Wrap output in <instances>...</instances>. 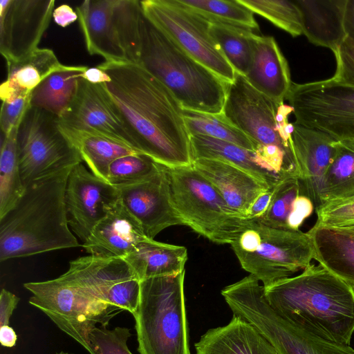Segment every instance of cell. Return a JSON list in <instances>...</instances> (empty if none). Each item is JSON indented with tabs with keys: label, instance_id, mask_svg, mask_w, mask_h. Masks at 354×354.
<instances>
[{
	"label": "cell",
	"instance_id": "cell-7",
	"mask_svg": "<svg viewBox=\"0 0 354 354\" xmlns=\"http://www.w3.org/2000/svg\"><path fill=\"white\" fill-rule=\"evenodd\" d=\"M230 245L243 269L265 288L305 270L314 259L308 232L273 228L255 220Z\"/></svg>",
	"mask_w": 354,
	"mask_h": 354
},
{
	"label": "cell",
	"instance_id": "cell-3",
	"mask_svg": "<svg viewBox=\"0 0 354 354\" xmlns=\"http://www.w3.org/2000/svg\"><path fill=\"white\" fill-rule=\"evenodd\" d=\"M73 167L29 184L15 206L0 218L1 262L80 245L68 225L64 201Z\"/></svg>",
	"mask_w": 354,
	"mask_h": 354
},
{
	"label": "cell",
	"instance_id": "cell-10",
	"mask_svg": "<svg viewBox=\"0 0 354 354\" xmlns=\"http://www.w3.org/2000/svg\"><path fill=\"white\" fill-rule=\"evenodd\" d=\"M17 146L25 187L82 162L79 152L61 130L59 118L32 106L19 125Z\"/></svg>",
	"mask_w": 354,
	"mask_h": 354
},
{
	"label": "cell",
	"instance_id": "cell-26",
	"mask_svg": "<svg viewBox=\"0 0 354 354\" xmlns=\"http://www.w3.org/2000/svg\"><path fill=\"white\" fill-rule=\"evenodd\" d=\"M304 23V34L317 46L328 48L334 53L343 42L346 0H295Z\"/></svg>",
	"mask_w": 354,
	"mask_h": 354
},
{
	"label": "cell",
	"instance_id": "cell-21",
	"mask_svg": "<svg viewBox=\"0 0 354 354\" xmlns=\"http://www.w3.org/2000/svg\"><path fill=\"white\" fill-rule=\"evenodd\" d=\"M115 0H86L76 8L80 26L90 55L105 62L128 63L113 11Z\"/></svg>",
	"mask_w": 354,
	"mask_h": 354
},
{
	"label": "cell",
	"instance_id": "cell-2",
	"mask_svg": "<svg viewBox=\"0 0 354 354\" xmlns=\"http://www.w3.org/2000/svg\"><path fill=\"white\" fill-rule=\"evenodd\" d=\"M283 318L322 339L350 345L354 332V289L321 264L264 287Z\"/></svg>",
	"mask_w": 354,
	"mask_h": 354
},
{
	"label": "cell",
	"instance_id": "cell-38",
	"mask_svg": "<svg viewBox=\"0 0 354 354\" xmlns=\"http://www.w3.org/2000/svg\"><path fill=\"white\" fill-rule=\"evenodd\" d=\"M273 191L267 212L255 221L270 227L288 230L287 221L293 203L301 194L299 177L293 173L281 176L273 186Z\"/></svg>",
	"mask_w": 354,
	"mask_h": 354
},
{
	"label": "cell",
	"instance_id": "cell-36",
	"mask_svg": "<svg viewBox=\"0 0 354 354\" xmlns=\"http://www.w3.org/2000/svg\"><path fill=\"white\" fill-rule=\"evenodd\" d=\"M189 135H203L229 142L256 151L258 145L248 136L230 124L221 114H209L183 109Z\"/></svg>",
	"mask_w": 354,
	"mask_h": 354
},
{
	"label": "cell",
	"instance_id": "cell-41",
	"mask_svg": "<svg viewBox=\"0 0 354 354\" xmlns=\"http://www.w3.org/2000/svg\"><path fill=\"white\" fill-rule=\"evenodd\" d=\"M315 224L334 228L354 227V196L325 203L316 209Z\"/></svg>",
	"mask_w": 354,
	"mask_h": 354
},
{
	"label": "cell",
	"instance_id": "cell-16",
	"mask_svg": "<svg viewBox=\"0 0 354 354\" xmlns=\"http://www.w3.org/2000/svg\"><path fill=\"white\" fill-rule=\"evenodd\" d=\"M55 3L54 0L0 1V52L6 63L39 48Z\"/></svg>",
	"mask_w": 354,
	"mask_h": 354
},
{
	"label": "cell",
	"instance_id": "cell-12",
	"mask_svg": "<svg viewBox=\"0 0 354 354\" xmlns=\"http://www.w3.org/2000/svg\"><path fill=\"white\" fill-rule=\"evenodd\" d=\"M295 123L322 131L335 140L354 138V86L331 78L296 84L286 97Z\"/></svg>",
	"mask_w": 354,
	"mask_h": 354
},
{
	"label": "cell",
	"instance_id": "cell-43",
	"mask_svg": "<svg viewBox=\"0 0 354 354\" xmlns=\"http://www.w3.org/2000/svg\"><path fill=\"white\" fill-rule=\"evenodd\" d=\"M31 93L10 102H2L0 113V127L3 135L8 134L19 125L26 111L31 107Z\"/></svg>",
	"mask_w": 354,
	"mask_h": 354
},
{
	"label": "cell",
	"instance_id": "cell-50",
	"mask_svg": "<svg viewBox=\"0 0 354 354\" xmlns=\"http://www.w3.org/2000/svg\"><path fill=\"white\" fill-rule=\"evenodd\" d=\"M344 21L347 34L354 37V0H346Z\"/></svg>",
	"mask_w": 354,
	"mask_h": 354
},
{
	"label": "cell",
	"instance_id": "cell-46",
	"mask_svg": "<svg viewBox=\"0 0 354 354\" xmlns=\"http://www.w3.org/2000/svg\"><path fill=\"white\" fill-rule=\"evenodd\" d=\"M273 187L260 194L254 201L248 213L247 218L258 220L267 212L273 196Z\"/></svg>",
	"mask_w": 354,
	"mask_h": 354
},
{
	"label": "cell",
	"instance_id": "cell-37",
	"mask_svg": "<svg viewBox=\"0 0 354 354\" xmlns=\"http://www.w3.org/2000/svg\"><path fill=\"white\" fill-rule=\"evenodd\" d=\"M254 13L296 37L304 34L301 11L295 1L239 0Z\"/></svg>",
	"mask_w": 354,
	"mask_h": 354
},
{
	"label": "cell",
	"instance_id": "cell-29",
	"mask_svg": "<svg viewBox=\"0 0 354 354\" xmlns=\"http://www.w3.org/2000/svg\"><path fill=\"white\" fill-rule=\"evenodd\" d=\"M140 281L153 277L174 276L185 271L187 250L181 245L147 239L124 258Z\"/></svg>",
	"mask_w": 354,
	"mask_h": 354
},
{
	"label": "cell",
	"instance_id": "cell-23",
	"mask_svg": "<svg viewBox=\"0 0 354 354\" xmlns=\"http://www.w3.org/2000/svg\"><path fill=\"white\" fill-rule=\"evenodd\" d=\"M253 41V59L244 77L258 91L283 103L292 84L288 62L273 37L254 33Z\"/></svg>",
	"mask_w": 354,
	"mask_h": 354
},
{
	"label": "cell",
	"instance_id": "cell-33",
	"mask_svg": "<svg viewBox=\"0 0 354 354\" xmlns=\"http://www.w3.org/2000/svg\"><path fill=\"white\" fill-rule=\"evenodd\" d=\"M82 71L53 73L31 92V106L60 118L70 106Z\"/></svg>",
	"mask_w": 354,
	"mask_h": 354
},
{
	"label": "cell",
	"instance_id": "cell-20",
	"mask_svg": "<svg viewBox=\"0 0 354 354\" xmlns=\"http://www.w3.org/2000/svg\"><path fill=\"white\" fill-rule=\"evenodd\" d=\"M147 239L140 223L120 198L82 246L91 255L124 258Z\"/></svg>",
	"mask_w": 354,
	"mask_h": 354
},
{
	"label": "cell",
	"instance_id": "cell-28",
	"mask_svg": "<svg viewBox=\"0 0 354 354\" xmlns=\"http://www.w3.org/2000/svg\"><path fill=\"white\" fill-rule=\"evenodd\" d=\"M190 140L194 160L207 158L228 162L246 171L269 188L281 176L274 172L256 151L207 136L191 135Z\"/></svg>",
	"mask_w": 354,
	"mask_h": 354
},
{
	"label": "cell",
	"instance_id": "cell-24",
	"mask_svg": "<svg viewBox=\"0 0 354 354\" xmlns=\"http://www.w3.org/2000/svg\"><path fill=\"white\" fill-rule=\"evenodd\" d=\"M194 346L195 354H279L253 325L236 315L227 325L209 329Z\"/></svg>",
	"mask_w": 354,
	"mask_h": 354
},
{
	"label": "cell",
	"instance_id": "cell-44",
	"mask_svg": "<svg viewBox=\"0 0 354 354\" xmlns=\"http://www.w3.org/2000/svg\"><path fill=\"white\" fill-rule=\"evenodd\" d=\"M315 206L307 196L300 194L295 200L287 221L288 230H299L303 222L313 212Z\"/></svg>",
	"mask_w": 354,
	"mask_h": 354
},
{
	"label": "cell",
	"instance_id": "cell-40",
	"mask_svg": "<svg viewBox=\"0 0 354 354\" xmlns=\"http://www.w3.org/2000/svg\"><path fill=\"white\" fill-rule=\"evenodd\" d=\"M131 336L129 328L117 326L112 330L95 327L91 333L90 341L93 354H133L127 342Z\"/></svg>",
	"mask_w": 354,
	"mask_h": 354
},
{
	"label": "cell",
	"instance_id": "cell-51",
	"mask_svg": "<svg viewBox=\"0 0 354 354\" xmlns=\"http://www.w3.org/2000/svg\"><path fill=\"white\" fill-rule=\"evenodd\" d=\"M346 229H348L350 230L351 231L353 232H354V227H348V228H346Z\"/></svg>",
	"mask_w": 354,
	"mask_h": 354
},
{
	"label": "cell",
	"instance_id": "cell-34",
	"mask_svg": "<svg viewBox=\"0 0 354 354\" xmlns=\"http://www.w3.org/2000/svg\"><path fill=\"white\" fill-rule=\"evenodd\" d=\"M209 32L236 73L245 76L253 59L254 32L217 22H209Z\"/></svg>",
	"mask_w": 354,
	"mask_h": 354
},
{
	"label": "cell",
	"instance_id": "cell-39",
	"mask_svg": "<svg viewBox=\"0 0 354 354\" xmlns=\"http://www.w3.org/2000/svg\"><path fill=\"white\" fill-rule=\"evenodd\" d=\"M160 165L144 154L121 156L109 165L107 182L113 186L138 182L155 174Z\"/></svg>",
	"mask_w": 354,
	"mask_h": 354
},
{
	"label": "cell",
	"instance_id": "cell-18",
	"mask_svg": "<svg viewBox=\"0 0 354 354\" xmlns=\"http://www.w3.org/2000/svg\"><path fill=\"white\" fill-rule=\"evenodd\" d=\"M115 187L149 239H154L169 227L183 225L174 206L166 167L161 165L155 174L140 181Z\"/></svg>",
	"mask_w": 354,
	"mask_h": 354
},
{
	"label": "cell",
	"instance_id": "cell-48",
	"mask_svg": "<svg viewBox=\"0 0 354 354\" xmlns=\"http://www.w3.org/2000/svg\"><path fill=\"white\" fill-rule=\"evenodd\" d=\"M81 77L87 82L94 84H106L111 81L109 75L97 66L87 68L81 74Z\"/></svg>",
	"mask_w": 354,
	"mask_h": 354
},
{
	"label": "cell",
	"instance_id": "cell-22",
	"mask_svg": "<svg viewBox=\"0 0 354 354\" xmlns=\"http://www.w3.org/2000/svg\"><path fill=\"white\" fill-rule=\"evenodd\" d=\"M192 166L217 189L233 211L246 218L257 197L270 189L246 171L224 161L197 158Z\"/></svg>",
	"mask_w": 354,
	"mask_h": 354
},
{
	"label": "cell",
	"instance_id": "cell-27",
	"mask_svg": "<svg viewBox=\"0 0 354 354\" xmlns=\"http://www.w3.org/2000/svg\"><path fill=\"white\" fill-rule=\"evenodd\" d=\"M307 232L314 259L354 289V232L316 224Z\"/></svg>",
	"mask_w": 354,
	"mask_h": 354
},
{
	"label": "cell",
	"instance_id": "cell-8",
	"mask_svg": "<svg viewBox=\"0 0 354 354\" xmlns=\"http://www.w3.org/2000/svg\"><path fill=\"white\" fill-rule=\"evenodd\" d=\"M166 168L183 224L198 234L217 244H231L254 221L233 211L192 165Z\"/></svg>",
	"mask_w": 354,
	"mask_h": 354
},
{
	"label": "cell",
	"instance_id": "cell-45",
	"mask_svg": "<svg viewBox=\"0 0 354 354\" xmlns=\"http://www.w3.org/2000/svg\"><path fill=\"white\" fill-rule=\"evenodd\" d=\"M19 298L11 292L2 288L0 293V327L9 325L10 319L17 308Z\"/></svg>",
	"mask_w": 354,
	"mask_h": 354
},
{
	"label": "cell",
	"instance_id": "cell-17",
	"mask_svg": "<svg viewBox=\"0 0 354 354\" xmlns=\"http://www.w3.org/2000/svg\"><path fill=\"white\" fill-rule=\"evenodd\" d=\"M119 200L118 189L88 171L82 162L71 170L64 196L67 221L83 243Z\"/></svg>",
	"mask_w": 354,
	"mask_h": 354
},
{
	"label": "cell",
	"instance_id": "cell-11",
	"mask_svg": "<svg viewBox=\"0 0 354 354\" xmlns=\"http://www.w3.org/2000/svg\"><path fill=\"white\" fill-rule=\"evenodd\" d=\"M146 18L194 59L230 84L236 73L209 32V21L176 0L140 1Z\"/></svg>",
	"mask_w": 354,
	"mask_h": 354
},
{
	"label": "cell",
	"instance_id": "cell-31",
	"mask_svg": "<svg viewBox=\"0 0 354 354\" xmlns=\"http://www.w3.org/2000/svg\"><path fill=\"white\" fill-rule=\"evenodd\" d=\"M335 155L324 178L322 205L354 196V138L335 140Z\"/></svg>",
	"mask_w": 354,
	"mask_h": 354
},
{
	"label": "cell",
	"instance_id": "cell-42",
	"mask_svg": "<svg viewBox=\"0 0 354 354\" xmlns=\"http://www.w3.org/2000/svg\"><path fill=\"white\" fill-rule=\"evenodd\" d=\"M333 54L336 70L331 79L336 82L354 86V37L347 34Z\"/></svg>",
	"mask_w": 354,
	"mask_h": 354
},
{
	"label": "cell",
	"instance_id": "cell-4",
	"mask_svg": "<svg viewBox=\"0 0 354 354\" xmlns=\"http://www.w3.org/2000/svg\"><path fill=\"white\" fill-rule=\"evenodd\" d=\"M138 64L160 82L183 109L222 113L227 83L192 57L145 15Z\"/></svg>",
	"mask_w": 354,
	"mask_h": 354
},
{
	"label": "cell",
	"instance_id": "cell-14",
	"mask_svg": "<svg viewBox=\"0 0 354 354\" xmlns=\"http://www.w3.org/2000/svg\"><path fill=\"white\" fill-rule=\"evenodd\" d=\"M59 124L65 129L114 139L136 150L130 130L104 84H91L81 77Z\"/></svg>",
	"mask_w": 354,
	"mask_h": 354
},
{
	"label": "cell",
	"instance_id": "cell-25",
	"mask_svg": "<svg viewBox=\"0 0 354 354\" xmlns=\"http://www.w3.org/2000/svg\"><path fill=\"white\" fill-rule=\"evenodd\" d=\"M85 66L62 64L49 48H37L15 62L7 63V79L0 86L2 102H10L31 93L53 73L62 71H85Z\"/></svg>",
	"mask_w": 354,
	"mask_h": 354
},
{
	"label": "cell",
	"instance_id": "cell-30",
	"mask_svg": "<svg viewBox=\"0 0 354 354\" xmlns=\"http://www.w3.org/2000/svg\"><path fill=\"white\" fill-rule=\"evenodd\" d=\"M59 127L90 171L106 182L109 166L114 160L140 153L130 146L106 136Z\"/></svg>",
	"mask_w": 354,
	"mask_h": 354
},
{
	"label": "cell",
	"instance_id": "cell-1",
	"mask_svg": "<svg viewBox=\"0 0 354 354\" xmlns=\"http://www.w3.org/2000/svg\"><path fill=\"white\" fill-rule=\"evenodd\" d=\"M130 130L136 149L166 167L192 165L190 135L183 109L169 90L138 64L104 62L97 66Z\"/></svg>",
	"mask_w": 354,
	"mask_h": 354
},
{
	"label": "cell",
	"instance_id": "cell-35",
	"mask_svg": "<svg viewBox=\"0 0 354 354\" xmlns=\"http://www.w3.org/2000/svg\"><path fill=\"white\" fill-rule=\"evenodd\" d=\"M183 8L209 22H217L243 28L257 32L259 25L254 12L239 0H176Z\"/></svg>",
	"mask_w": 354,
	"mask_h": 354
},
{
	"label": "cell",
	"instance_id": "cell-49",
	"mask_svg": "<svg viewBox=\"0 0 354 354\" xmlns=\"http://www.w3.org/2000/svg\"><path fill=\"white\" fill-rule=\"evenodd\" d=\"M17 335L9 325L0 327V343L4 347L11 348L16 345Z\"/></svg>",
	"mask_w": 354,
	"mask_h": 354
},
{
	"label": "cell",
	"instance_id": "cell-32",
	"mask_svg": "<svg viewBox=\"0 0 354 354\" xmlns=\"http://www.w3.org/2000/svg\"><path fill=\"white\" fill-rule=\"evenodd\" d=\"M21 123V122H20ZM19 125L3 135L0 154V218L5 216L23 196V183L19 160L17 131Z\"/></svg>",
	"mask_w": 354,
	"mask_h": 354
},
{
	"label": "cell",
	"instance_id": "cell-13",
	"mask_svg": "<svg viewBox=\"0 0 354 354\" xmlns=\"http://www.w3.org/2000/svg\"><path fill=\"white\" fill-rule=\"evenodd\" d=\"M58 278L132 315L138 307L140 281L123 258L81 257L71 261L68 270Z\"/></svg>",
	"mask_w": 354,
	"mask_h": 354
},
{
	"label": "cell",
	"instance_id": "cell-19",
	"mask_svg": "<svg viewBox=\"0 0 354 354\" xmlns=\"http://www.w3.org/2000/svg\"><path fill=\"white\" fill-rule=\"evenodd\" d=\"M293 124L290 147L301 194L309 198L317 209L322 205L321 190L335 155V140L319 130Z\"/></svg>",
	"mask_w": 354,
	"mask_h": 354
},
{
	"label": "cell",
	"instance_id": "cell-5",
	"mask_svg": "<svg viewBox=\"0 0 354 354\" xmlns=\"http://www.w3.org/2000/svg\"><path fill=\"white\" fill-rule=\"evenodd\" d=\"M185 275V270L140 281L139 304L133 315L140 354H191Z\"/></svg>",
	"mask_w": 354,
	"mask_h": 354
},
{
	"label": "cell",
	"instance_id": "cell-47",
	"mask_svg": "<svg viewBox=\"0 0 354 354\" xmlns=\"http://www.w3.org/2000/svg\"><path fill=\"white\" fill-rule=\"evenodd\" d=\"M55 22L62 28H65L78 19L77 12L68 4H62L53 12Z\"/></svg>",
	"mask_w": 354,
	"mask_h": 354
},
{
	"label": "cell",
	"instance_id": "cell-15",
	"mask_svg": "<svg viewBox=\"0 0 354 354\" xmlns=\"http://www.w3.org/2000/svg\"><path fill=\"white\" fill-rule=\"evenodd\" d=\"M280 104L258 91L244 76L236 73L235 80L227 84L222 113L259 147L275 145L292 153L277 131L276 115Z\"/></svg>",
	"mask_w": 354,
	"mask_h": 354
},
{
	"label": "cell",
	"instance_id": "cell-9",
	"mask_svg": "<svg viewBox=\"0 0 354 354\" xmlns=\"http://www.w3.org/2000/svg\"><path fill=\"white\" fill-rule=\"evenodd\" d=\"M24 288L32 293L28 302L46 314L64 333L93 354L90 335L100 324L106 328L122 310L110 306L58 277L28 282Z\"/></svg>",
	"mask_w": 354,
	"mask_h": 354
},
{
	"label": "cell",
	"instance_id": "cell-6",
	"mask_svg": "<svg viewBox=\"0 0 354 354\" xmlns=\"http://www.w3.org/2000/svg\"><path fill=\"white\" fill-rule=\"evenodd\" d=\"M259 282L249 274L227 286L221 295L233 315L253 325L279 354H354L350 345L322 339L280 316Z\"/></svg>",
	"mask_w": 354,
	"mask_h": 354
}]
</instances>
